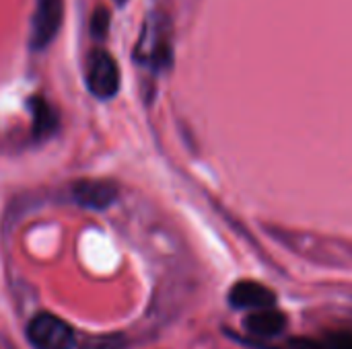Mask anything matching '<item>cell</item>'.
<instances>
[{
	"label": "cell",
	"mask_w": 352,
	"mask_h": 349,
	"mask_svg": "<svg viewBox=\"0 0 352 349\" xmlns=\"http://www.w3.org/2000/svg\"><path fill=\"white\" fill-rule=\"evenodd\" d=\"M85 80L93 97L107 101L113 99L120 91V68L109 51L93 49L87 58Z\"/></svg>",
	"instance_id": "1"
},
{
	"label": "cell",
	"mask_w": 352,
	"mask_h": 349,
	"mask_svg": "<svg viewBox=\"0 0 352 349\" xmlns=\"http://www.w3.org/2000/svg\"><path fill=\"white\" fill-rule=\"evenodd\" d=\"M29 344L35 349H72L74 331L72 327L50 313H39L31 319L27 327Z\"/></svg>",
	"instance_id": "2"
},
{
	"label": "cell",
	"mask_w": 352,
	"mask_h": 349,
	"mask_svg": "<svg viewBox=\"0 0 352 349\" xmlns=\"http://www.w3.org/2000/svg\"><path fill=\"white\" fill-rule=\"evenodd\" d=\"M64 19V0H35L31 21V49H45L58 35Z\"/></svg>",
	"instance_id": "3"
},
{
	"label": "cell",
	"mask_w": 352,
	"mask_h": 349,
	"mask_svg": "<svg viewBox=\"0 0 352 349\" xmlns=\"http://www.w3.org/2000/svg\"><path fill=\"white\" fill-rule=\"evenodd\" d=\"M70 191L72 200L87 210H107L118 200V185L109 179H80Z\"/></svg>",
	"instance_id": "4"
},
{
	"label": "cell",
	"mask_w": 352,
	"mask_h": 349,
	"mask_svg": "<svg viewBox=\"0 0 352 349\" xmlns=\"http://www.w3.org/2000/svg\"><path fill=\"white\" fill-rule=\"evenodd\" d=\"M287 325H289L287 315L276 306L250 311V315L243 319L245 331L258 341H272L280 337L287 331Z\"/></svg>",
	"instance_id": "5"
},
{
	"label": "cell",
	"mask_w": 352,
	"mask_h": 349,
	"mask_svg": "<svg viewBox=\"0 0 352 349\" xmlns=\"http://www.w3.org/2000/svg\"><path fill=\"white\" fill-rule=\"evenodd\" d=\"M229 304L237 311L268 309L276 306V294L256 280H241L233 284V288L229 290Z\"/></svg>",
	"instance_id": "6"
},
{
	"label": "cell",
	"mask_w": 352,
	"mask_h": 349,
	"mask_svg": "<svg viewBox=\"0 0 352 349\" xmlns=\"http://www.w3.org/2000/svg\"><path fill=\"white\" fill-rule=\"evenodd\" d=\"M29 109L33 115V138L35 140H45L50 136L56 134L60 119L58 113L54 109V105L50 101H45L43 97H31L29 99Z\"/></svg>",
	"instance_id": "7"
},
{
	"label": "cell",
	"mask_w": 352,
	"mask_h": 349,
	"mask_svg": "<svg viewBox=\"0 0 352 349\" xmlns=\"http://www.w3.org/2000/svg\"><path fill=\"white\" fill-rule=\"evenodd\" d=\"M109 23H111L109 8L97 6L93 10V16H91V35L95 39H105L107 37V31H109Z\"/></svg>",
	"instance_id": "8"
},
{
	"label": "cell",
	"mask_w": 352,
	"mask_h": 349,
	"mask_svg": "<svg viewBox=\"0 0 352 349\" xmlns=\"http://www.w3.org/2000/svg\"><path fill=\"white\" fill-rule=\"evenodd\" d=\"M322 349H352V333L351 331H334L320 339Z\"/></svg>",
	"instance_id": "9"
},
{
	"label": "cell",
	"mask_w": 352,
	"mask_h": 349,
	"mask_svg": "<svg viewBox=\"0 0 352 349\" xmlns=\"http://www.w3.org/2000/svg\"><path fill=\"white\" fill-rule=\"evenodd\" d=\"M151 62L157 70L161 68H167L171 64V49L167 43H159L155 49H153V56H151Z\"/></svg>",
	"instance_id": "10"
},
{
	"label": "cell",
	"mask_w": 352,
	"mask_h": 349,
	"mask_svg": "<svg viewBox=\"0 0 352 349\" xmlns=\"http://www.w3.org/2000/svg\"><path fill=\"white\" fill-rule=\"evenodd\" d=\"M116 2H118V4H124V2H126V0H116Z\"/></svg>",
	"instance_id": "11"
}]
</instances>
